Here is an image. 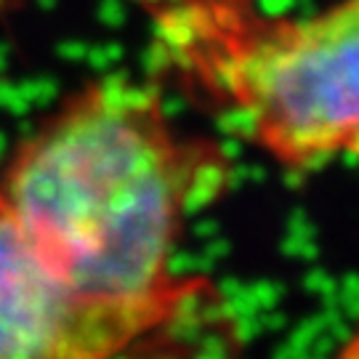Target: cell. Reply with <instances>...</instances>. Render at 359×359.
Returning <instances> with one entry per match:
<instances>
[{
  "mask_svg": "<svg viewBox=\"0 0 359 359\" xmlns=\"http://www.w3.org/2000/svg\"><path fill=\"white\" fill-rule=\"evenodd\" d=\"M351 351H359V346H354V348H351Z\"/></svg>",
  "mask_w": 359,
  "mask_h": 359,
  "instance_id": "obj_4",
  "label": "cell"
},
{
  "mask_svg": "<svg viewBox=\"0 0 359 359\" xmlns=\"http://www.w3.org/2000/svg\"><path fill=\"white\" fill-rule=\"evenodd\" d=\"M157 35L226 128L277 165H359V0L306 16L176 0L157 13Z\"/></svg>",
  "mask_w": 359,
  "mask_h": 359,
  "instance_id": "obj_2",
  "label": "cell"
},
{
  "mask_svg": "<svg viewBox=\"0 0 359 359\" xmlns=\"http://www.w3.org/2000/svg\"><path fill=\"white\" fill-rule=\"evenodd\" d=\"M144 341L128 320L80 301L46 269L0 187V359H102Z\"/></svg>",
  "mask_w": 359,
  "mask_h": 359,
  "instance_id": "obj_3",
  "label": "cell"
},
{
  "mask_svg": "<svg viewBox=\"0 0 359 359\" xmlns=\"http://www.w3.org/2000/svg\"><path fill=\"white\" fill-rule=\"evenodd\" d=\"M226 173L218 149L173 136L149 88L102 83L22 144L3 194L69 293L152 341L221 320L216 290L179 280L170 264L187 213L216 197Z\"/></svg>",
  "mask_w": 359,
  "mask_h": 359,
  "instance_id": "obj_1",
  "label": "cell"
}]
</instances>
